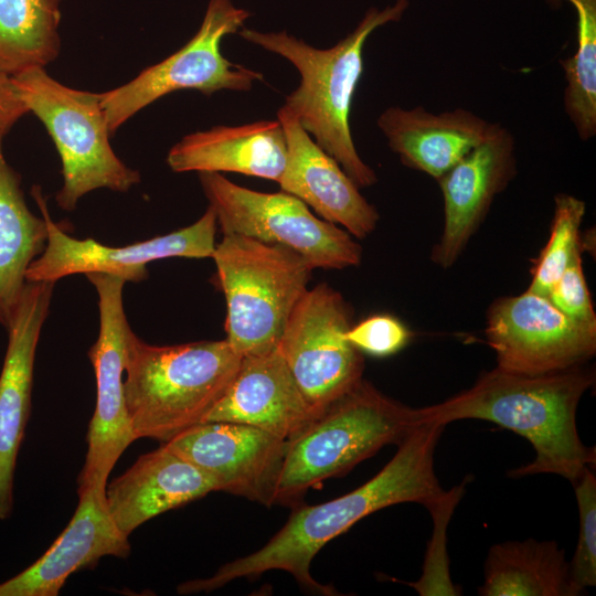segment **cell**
Returning <instances> with one entry per match:
<instances>
[{
	"mask_svg": "<svg viewBox=\"0 0 596 596\" xmlns=\"http://www.w3.org/2000/svg\"><path fill=\"white\" fill-rule=\"evenodd\" d=\"M212 258L232 349L241 356L277 349L313 268L286 247L235 234L223 235Z\"/></svg>",
	"mask_w": 596,
	"mask_h": 596,
	"instance_id": "obj_6",
	"label": "cell"
},
{
	"mask_svg": "<svg viewBox=\"0 0 596 596\" xmlns=\"http://www.w3.org/2000/svg\"><path fill=\"white\" fill-rule=\"evenodd\" d=\"M483 596H575L564 550L555 541L493 545L485 563Z\"/></svg>",
	"mask_w": 596,
	"mask_h": 596,
	"instance_id": "obj_24",
	"label": "cell"
},
{
	"mask_svg": "<svg viewBox=\"0 0 596 596\" xmlns=\"http://www.w3.org/2000/svg\"><path fill=\"white\" fill-rule=\"evenodd\" d=\"M351 324L341 294L319 284L297 302L279 340L277 349L316 417L362 380L363 355L347 339Z\"/></svg>",
	"mask_w": 596,
	"mask_h": 596,
	"instance_id": "obj_10",
	"label": "cell"
},
{
	"mask_svg": "<svg viewBox=\"0 0 596 596\" xmlns=\"http://www.w3.org/2000/svg\"><path fill=\"white\" fill-rule=\"evenodd\" d=\"M0 139V324L8 327L26 285L31 263L45 248L47 226L25 202L20 177L7 162Z\"/></svg>",
	"mask_w": 596,
	"mask_h": 596,
	"instance_id": "obj_23",
	"label": "cell"
},
{
	"mask_svg": "<svg viewBox=\"0 0 596 596\" xmlns=\"http://www.w3.org/2000/svg\"><path fill=\"white\" fill-rule=\"evenodd\" d=\"M249 14L232 0H209L200 29L184 46L130 82L100 93L110 134L146 106L175 91L196 89L204 95L222 89L246 92L262 81L260 72L235 64L221 53L222 39L238 32Z\"/></svg>",
	"mask_w": 596,
	"mask_h": 596,
	"instance_id": "obj_9",
	"label": "cell"
},
{
	"mask_svg": "<svg viewBox=\"0 0 596 596\" xmlns=\"http://www.w3.org/2000/svg\"><path fill=\"white\" fill-rule=\"evenodd\" d=\"M62 0H0V71L44 67L60 53Z\"/></svg>",
	"mask_w": 596,
	"mask_h": 596,
	"instance_id": "obj_25",
	"label": "cell"
},
{
	"mask_svg": "<svg viewBox=\"0 0 596 596\" xmlns=\"http://www.w3.org/2000/svg\"><path fill=\"white\" fill-rule=\"evenodd\" d=\"M579 513L576 550L570 566L574 595H582L596 584V478L587 468L573 483Z\"/></svg>",
	"mask_w": 596,
	"mask_h": 596,
	"instance_id": "obj_28",
	"label": "cell"
},
{
	"mask_svg": "<svg viewBox=\"0 0 596 596\" xmlns=\"http://www.w3.org/2000/svg\"><path fill=\"white\" fill-rule=\"evenodd\" d=\"M594 383L595 371L586 363L541 374L496 366L471 387L416 408V418L444 426L466 418L492 422L524 437L535 450V458L510 477L555 473L573 485L595 465V448L583 444L576 427L578 403Z\"/></svg>",
	"mask_w": 596,
	"mask_h": 596,
	"instance_id": "obj_2",
	"label": "cell"
},
{
	"mask_svg": "<svg viewBox=\"0 0 596 596\" xmlns=\"http://www.w3.org/2000/svg\"><path fill=\"white\" fill-rule=\"evenodd\" d=\"M203 192L223 235H242L286 247L312 268L358 266L362 248L344 228L315 216L298 198L233 183L219 172H199Z\"/></svg>",
	"mask_w": 596,
	"mask_h": 596,
	"instance_id": "obj_8",
	"label": "cell"
},
{
	"mask_svg": "<svg viewBox=\"0 0 596 596\" xmlns=\"http://www.w3.org/2000/svg\"><path fill=\"white\" fill-rule=\"evenodd\" d=\"M241 358L226 339L155 345L134 333L124 394L136 439L164 444L203 423L228 387Z\"/></svg>",
	"mask_w": 596,
	"mask_h": 596,
	"instance_id": "obj_4",
	"label": "cell"
},
{
	"mask_svg": "<svg viewBox=\"0 0 596 596\" xmlns=\"http://www.w3.org/2000/svg\"><path fill=\"white\" fill-rule=\"evenodd\" d=\"M554 214L547 243L532 268L528 291L546 296L564 273L573 256L582 251L579 228L585 215V202L561 193L554 200Z\"/></svg>",
	"mask_w": 596,
	"mask_h": 596,
	"instance_id": "obj_27",
	"label": "cell"
},
{
	"mask_svg": "<svg viewBox=\"0 0 596 596\" xmlns=\"http://www.w3.org/2000/svg\"><path fill=\"white\" fill-rule=\"evenodd\" d=\"M55 283L28 281L7 327L0 372V520L13 510L18 454L30 417L35 352Z\"/></svg>",
	"mask_w": 596,
	"mask_h": 596,
	"instance_id": "obj_15",
	"label": "cell"
},
{
	"mask_svg": "<svg viewBox=\"0 0 596 596\" xmlns=\"http://www.w3.org/2000/svg\"><path fill=\"white\" fill-rule=\"evenodd\" d=\"M316 417L278 349L244 355L203 423L231 422L289 440Z\"/></svg>",
	"mask_w": 596,
	"mask_h": 596,
	"instance_id": "obj_19",
	"label": "cell"
},
{
	"mask_svg": "<svg viewBox=\"0 0 596 596\" xmlns=\"http://www.w3.org/2000/svg\"><path fill=\"white\" fill-rule=\"evenodd\" d=\"M515 173L514 138L498 124L487 139L437 180L444 199V227L432 249L433 263L441 268L456 263L494 198Z\"/></svg>",
	"mask_w": 596,
	"mask_h": 596,
	"instance_id": "obj_16",
	"label": "cell"
},
{
	"mask_svg": "<svg viewBox=\"0 0 596 596\" xmlns=\"http://www.w3.org/2000/svg\"><path fill=\"white\" fill-rule=\"evenodd\" d=\"M12 77L29 111L42 121L58 151L63 185L55 199L62 210H75L78 200L96 189L127 192L139 183V172L126 166L110 146L100 93L65 86L44 67Z\"/></svg>",
	"mask_w": 596,
	"mask_h": 596,
	"instance_id": "obj_7",
	"label": "cell"
},
{
	"mask_svg": "<svg viewBox=\"0 0 596 596\" xmlns=\"http://www.w3.org/2000/svg\"><path fill=\"white\" fill-rule=\"evenodd\" d=\"M412 332L391 315H373L355 324L347 332L348 341L361 353L375 358L393 355L404 349Z\"/></svg>",
	"mask_w": 596,
	"mask_h": 596,
	"instance_id": "obj_29",
	"label": "cell"
},
{
	"mask_svg": "<svg viewBox=\"0 0 596 596\" xmlns=\"http://www.w3.org/2000/svg\"><path fill=\"white\" fill-rule=\"evenodd\" d=\"M287 142L278 119L216 126L184 136L168 152L174 172H236L278 182Z\"/></svg>",
	"mask_w": 596,
	"mask_h": 596,
	"instance_id": "obj_22",
	"label": "cell"
},
{
	"mask_svg": "<svg viewBox=\"0 0 596 596\" xmlns=\"http://www.w3.org/2000/svg\"><path fill=\"white\" fill-rule=\"evenodd\" d=\"M32 195L46 222L47 241L42 254L31 263L26 281L56 283L70 275L106 273L126 283H139L147 278V265L151 262L212 257L215 249L217 221L211 206L187 227L126 246H108L94 238L68 235L51 219L39 185L33 187Z\"/></svg>",
	"mask_w": 596,
	"mask_h": 596,
	"instance_id": "obj_12",
	"label": "cell"
},
{
	"mask_svg": "<svg viewBox=\"0 0 596 596\" xmlns=\"http://www.w3.org/2000/svg\"><path fill=\"white\" fill-rule=\"evenodd\" d=\"M444 427L438 423L415 426L397 444L393 458L369 481L320 504L295 505L285 525L259 550L221 566L211 577L182 583L178 592H212L236 578L283 570L310 592L334 595L332 587L310 575L311 561L328 542L383 508L417 502L434 511L461 491L462 486L451 492L441 489L434 470V453Z\"/></svg>",
	"mask_w": 596,
	"mask_h": 596,
	"instance_id": "obj_1",
	"label": "cell"
},
{
	"mask_svg": "<svg viewBox=\"0 0 596 596\" xmlns=\"http://www.w3.org/2000/svg\"><path fill=\"white\" fill-rule=\"evenodd\" d=\"M485 334L497 366L517 373L570 369L585 364L596 352V328L573 321L547 297L528 290L489 306Z\"/></svg>",
	"mask_w": 596,
	"mask_h": 596,
	"instance_id": "obj_13",
	"label": "cell"
},
{
	"mask_svg": "<svg viewBox=\"0 0 596 596\" xmlns=\"http://www.w3.org/2000/svg\"><path fill=\"white\" fill-rule=\"evenodd\" d=\"M546 1H549L550 3H553V4H557V3L561 2V0H546Z\"/></svg>",
	"mask_w": 596,
	"mask_h": 596,
	"instance_id": "obj_32",
	"label": "cell"
},
{
	"mask_svg": "<svg viewBox=\"0 0 596 596\" xmlns=\"http://www.w3.org/2000/svg\"><path fill=\"white\" fill-rule=\"evenodd\" d=\"M277 119L287 142V161L278 181L281 191L312 207L322 220L341 225L353 237L369 236L380 220L376 209L285 106L279 108Z\"/></svg>",
	"mask_w": 596,
	"mask_h": 596,
	"instance_id": "obj_18",
	"label": "cell"
},
{
	"mask_svg": "<svg viewBox=\"0 0 596 596\" xmlns=\"http://www.w3.org/2000/svg\"><path fill=\"white\" fill-rule=\"evenodd\" d=\"M416 408L363 379L287 440L273 504L295 507L327 479L340 477L415 426Z\"/></svg>",
	"mask_w": 596,
	"mask_h": 596,
	"instance_id": "obj_5",
	"label": "cell"
},
{
	"mask_svg": "<svg viewBox=\"0 0 596 596\" xmlns=\"http://www.w3.org/2000/svg\"><path fill=\"white\" fill-rule=\"evenodd\" d=\"M545 297L573 321L596 328V313L584 275L582 251L573 256Z\"/></svg>",
	"mask_w": 596,
	"mask_h": 596,
	"instance_id": "obj_30",
	"label": "cell"
},
{
	"mask_svg": "<svg viewBox=\"0 0 596 596\" xmlns=\"http://www.w3.org/2000/svg\"><path fill=\"white\" fill-rule=\"evenodd\" d=\"M28 111L13 77L0 71V139Z\"/></svg>",
	"mask_w": 596,
	"mask_h": 596,
	"instance_id": "obj_31",
	"label": "cell"
},
{
	"mask_svg": "<svg viewBox=\"0 0 596 596\" xmlns=\"http://www.w3.org/2000/svg\"><path fill=\"white\" fill-rule=\"evenodd\" d=\"M164 445L209 475L219 491L273 505L287 440L246 424L209 422Z\"/></svg>",
	"mask_w": 596,
	"mask_h": 596,
	"instance_id": "obj_14",
	"label": "cell"
},
{
	"mask_svg": "<svg viewBox=\"0 0 596 596\" xmlns=\"http://www.w3.org/2000/svg\"><path fill=\"white\" fill-rule=\"evenodd\" d=\"M213 491L217 485L209 475L162 444L106 487V503L116 526L129 536L146 521Z\"/></svg>",
	"mask_w": 596,
	"mask_h": 596,
	"instance_id": "obj_20",
	"label": "cell"
},
{
	"mask_svg": "<svg viewBox=\"0 0 596 596\" xmlns=\"http://www.w3.org/2000/svg\"><path fill=\"white\" fill-rule=\"evenodd\" d=\"M577 13V49L562 60L566 87L564 109L578 137L596 134V0H566Z\"/></svg>",
	"mask_w": 596,
	"mask_h": 596,
	"instance_id": "obj_26",
	"label": "cell"
},
{
	"mask_svg": "<svg viewBox=\"0 0 596 596\" xmlns=\"http://www.w3.org/2000/svg\"><path fill=\"white\" fill-rule=\"evenodd\" d=\"M78 504L66 528L34 563L0 583V596H56L75 572L102 557H127L128 536L113 521L106 487L77 490Z\"/></svg>",
	"mask_w": 596,
	"mask_h": 596,
	"instance_id": "obj_17",
	"label": "cell"
},
{
	"mask_svg": "<svg viewBox=\"0 0 596 596\" xmlns=\"http://www.w3.org/2000/svg\"><path fill=\"white\" fill-rule=\"evenodd\" d=\"M408 4V0H396L382 10L369 9L356 28L329 49L313 47L285 31H238L244 40L285 57L298 70L300 84L284 106L359 188L377 181L355 149L349 123L363 73V47L374 30L400 21Z\"/></svg>",
	"mask_w": 596,
	"mask_h": 596,
	"instance_id": "obj_3",
	"label": "cell"
},
{
	"mask_svg": "<svg viewBox=\"0 0 596 596\" xmlns=\"http://www.w3.org/2000/svg\"><path fill=\"white\" fill-rule=\"evenodd\" d=\"M497 125L462 108L433 114L421 106H395L377 118L380 130L401 162L436 180L487 139Z\"/></svg>",
	"mask_w": 596,
	"mask_h": 596,
	"instance_id": "obj_21",
	"label": "cell"
},
{
	"mask_svg": "<svg viewBox=\"0 0 596 596\" xmlns=\"http://www.w3.org/2000/svg\"><path fill=\"white\" fill-rule=\"evenodd\" d=\"M86 277L98 295L99 332L88 350L96 377V406L88 426V447L77 490L106 487L116 461L136 440L126 409L123 380L134 334L124 309L126 281L106 273H89Z\"/></svg>",
	"mask_w": 596,
	"mask_h": 596,
	"instance_id": "obj_11",
	"label": "cell"
}]
</instances>
